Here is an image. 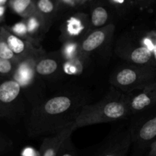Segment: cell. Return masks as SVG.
Here are the masks:
<instances>
[{
	"instance_id": "44dd1931",
	"label": "cell",
	"mask_w": 156,
	"mask_h": 156,
	"mask_svg": "<svg viewBox=\"0 0 156 156\" xmlns=\"http://www.w3.org/2000/svg\"><path fill=\"white\" fill-rule=\"evenodd\" d=\"M71 136H69L64 140L56 156H77L76 150L72 142Z\"/></svg>"
},
{
	"instance_id": "30bf717a",
	"label": "cell",
	"mask_w": 156,
	"mask_h": 156,
	"mask_svg": "<svg viewBox=\"0 0 156 156\" xmlns=\"http://www.w3.org/2000/svg\"><path fill=\"white\" fill-rule=\"evenodd\" d=\"M22 88L21 85L10 78L0 81V105L14 115L15 106H18Z\"/></svg>"
},
{
	"instance_id": "3957f363",
	"label": "cell",
	"mask_w": 156,
	"mask_h": 156,
	"mask_svg": "<svg viewBox=\"0 0 156 156\" xmlns=\"http://www.w3.org/2000/svg\"><path fill=\"white\" fill-rule=\"evenodd\" d=\"M156 66L135 64L119 68L110 79L112 87L129 94L156 82Z\"/></svg>"
},
{
	"instance_id": "4fadbf2b",
	"label": "cell",
	"mask_w": 156,
	"mask_h": 156,
	"mask_svg": "<svg viewBox=\"0 0 156 156\" xmlns=\"http://www.w3.org/2000/svg\"><path fill=\"white\" fill-rule=\"evenodd\" d=\"M77 129L76 124L63 129L61 132L46 137L39 149L40 156H56L64 140L72 135L73 131Z\"/></svg>"
},
{
	"instance_id": "7c38bea8",
	"label": "cell",
	"mask_w": 156,
	"mask_h": 156,
	"mask_svg": "<svg viewBox=\"0 0 156 156\" xmlns=\"http://www.w3.org/2000/svg\"><path fill=\"white\" fill-rule=\"evenodd\" d=\"M90 31L89 25L79 17H72L67 20L62 28V39L65 41L80 42Z\"/></svg>"
},
{
	"instance_id": "8992f818",
	"label": "cell",
	"mask_w": 156,
	"mask_h": 156,
	"mask_svg": "<svg viewBox=\"0 0 156 156\" xmlns=\"http://www.w3.org/2000/svg\"><path fill=\"white\" fill-rule=\"evenodd\" d=\"M114 29V24H108L105 27L90 30L79 42L81 51L90 57L91 54L105 47L111 42Z\"/></svg>"
},
{
	"instance_id": "cb8c5ba5",
	"label": "cell",
	"mask_w": 156,
	"mask_h": 156,
	"mask_svg": "<svg viewBox=\"0 0 156 156\" xmlns=\"http://www.w3.org/2000/svg\"><path fill=\"white\" fill-rule=\"evenodd\" d=\"M37 6L43 15H49L54 11V4L51 0H39Z\"/></svg>"
},
{
	"instance_id": "ac0fdd59",
	"label": "cell",
	"mask_w": 156,
	"mask_h": 156,
	"mask_svg": "<svg viewBox=\"0 0 156 156\" xmlns=\"http://www.w3.org/2000/svg\"><path fill=\"white\" fill-rule=\"evenodd\" d=\"M32 0H11L10 6L12 10L21 16L27 18L32 15L30 10Z\"/></svg>"
},
{
	"instance_id": "ffe728a7",
	"label": "cell",
	"mask_w": 156,
	"mask_h": 156,
	"mask_svg": "<svg viewBox=\"0 0 156 156\" xmlns=\"http://www.w3.org/2000/svg\"><path fill=\"white\" fill-rule=\"evenodd\" d=\"M18 62L8 60V59L0 58V76H10V77H12Z\"/></svg>"
},
{
	"instance_id": "7402d4cb",
	"label": "cell",
	"mask_w": 156,
	"mask_h": 156,
	"mask_svg": "<svg viewBox=\"0 0 156 156\" xmlns=\"http://www.w3.org/2000/svg\"><path fill=\"white\" fill-rule=\"evenodd\" d=\"M140 43L145 47H148L152 51L153 59L156 65V33L152 32L146 36H143L140 38Z\"/></svg>"
},
{
	"instance_id": "4dcf8cb0",
	"label": "cell",
	"mask_w": 156,
	"mask_h": 156,
	"mask_svg": "<svg viewBox=\"0 0 156 156\" xmlns=\"http://www.w3.org/2000/svg\"><path fill=\"white\" fill-rule=\"evenodd\" d=\"M0 27H1V26H0Z\"/></svg>"
},
{
	"instance_id": "2e32d148",
	"label": "cell",
	"mask_w": 156,
	"mask_h": 156,
	"mask_svg": "<svg viewBox=\"0 0 156 156\" xmlns=\"http://www.w3.org/2000/svg\"><path fill=\"white\" fill-rule=\"evenodd\" d=\"M25 22L30 41L36 45L37 43L42 39L45 35L46 31L48 30L47 22L41 17L33 14L27 17Z\"/></svg>"
},
{
	"instance_id": "6da1fadb",
	"label": "cell",
	"mask_w": 156,
	"mask_h": 156,
	"mask_svg": "<svg viewBox=\"0 0 156 156\" xmlns=\"http://www.w3.org/2000/svg\"><path fill=\"white\" fill-rule=\"evenodd\" d=\"M87 104L85 95L71 92L57 94L35 104L27 119L29 135L50 136L76 124V118Z\"/></svg>"
},
{
	"instance_id": "d4e9b609",
	"label": "cell",
	"mask_w": 156,
	"mask_h": 156,
	"mask_svg": "<svg viewBox=\"0 0 156 156\" xmlns=\"http://www.w3.org/2000/svg\"><path fill=\"white\" fill-rule=\"evenodd\" d=\"M21 156H40L39 150H36L30 146H27L22 150Z\"/></svg>"
},
{
	"instance_id": "ba28073f",
	"label": "cell",
	"mask_w": 156,
	"mask_h": 156,
	"mask_svg": "<svg viewBox=\"0 0 156 156\" xmlns=\"http://www.w3.org/2000/svg\"><path fill=\"white\" fill-rule=\"evenodd\" d=\"M44 53H45L41 50L38 53L20 59L11 78L18 82L22 88H27L31 86L37 77L35 72L36 62L40 56Z\"/></svg>"
},
{
	"instance_id": "52a82bcc",
	"label": "cell",
	"mask_w": 156,
	"mask_h": 156,
	"mask_svg": "<svg viewBox=\"0 0 156 156\" xmlns=\"http://www.w3.org/2000/svg\"><path fill=\"white\" fill-rule=\"evenodd\" d=\"M132 143L130 129L117 132L104 142L94 156H126Z\"/></svg>"
},
{
	"instance_id": "603a6c76",
	"label": "cell",
	"mask_w": 156,
	"mask_h": 156,
	"mask_svg": "<svg viewBox=\"0 0 156 156\" xmlns=\"http://www.w3.org/2000/svg\"><path fill=\"white\" fill-rule=\"evenodd\" d=\"M8 28H9V27H8ZM9 29L14 34L17 35V36L22 38V39L27 40V41L31 42L30 40V37H29L28 32H27V24H26L25 21H21V22L17 23L15 25L12 26L11 28Z\"/></svg>"
},
{
	"instance_id": "83f0119b",
	"label": "cell",
	"mask_w": 156,
	"mask_h": 156,
	"mask_svg": "<svg viewBox=\"0 0 156 156\" xmlns=\"http://www.w3.org/2000/svg\"><path fill=\"white\" fill-rule=\"evenodd\" d=\"M5 5H0V21L3 18L5 15Z\"/></svg>"
},
{
	"instance_id": "e0dca14e",
	"label": "cell",
	"mask_w": 156,
	"mask_h": 156,
	"mask_svg": "<svg viewBox=\"0 0 156 156\" xmlns=\"http://www.w3.org/2000/svg\"><path fill=\"white\" fill-rule=\"evenodd\" d=\"M108 19H109V15H108V11L104 7H101V6L96 7L91 12L90 25L94 29L101 28V27L108 25L107 24Z\"/></svg>"
},
{
	"instance_id": "5b68a950",
	"label": "cell",
	"mask_w": 156,
	"mask_h": 156,
	"mask_svg": "<svg viewBox=\"0 0 156 156\" xmlns=\"http://www.w3.org/2000/svg\"><path fill=\"white\" fill-rule=\"evenodd\" d=\"M117 53L122 59L131 64L139 66H156L152 51L140 42H132V40H123L119 42Z\"/></svg>"
},
{
	"instance_id": "9a60e30c",
	"label": "cell",
	"mask_w": 156,
	"mask_h": 156,
	"mask_svg": "<svg viewBox=\"0 0 156 156\" xmlns=\"http://www.w3.org/2000/svg\"><path fill=\"white\" fill-rule=\"evenodd\" d=\"M132 142L145 145L156 139V115L144 120L138 127L131 128Z\"/></svg>"
},
{
	"instance_id": "7a4b0ae2",
	"label": "cell",
	"mask_w": 156,
	"mask_h": 156,
	"mask_svg": "<svg viewBox=\"0 0 156 156\" xmlns=\"http://www.w3.org/2000/svg\"><path fill=\"white\" fill-rule=\"evenodd\" d=\"M129 103L130 94L112 87L100 101L83 107L76 118V127L122 120L131 114Z\"/></svg>"
},
{
	"instance_id": "5bb4252c",
	"label": "cell",
	"mask_w": 156,
	"mask_h": 156,
	"mask_svg": "<svg viewBox=\"0 0 156 156\" xmlns=\"http://www.w3.org/2000/svg\"><path fill=\"white\" fill-rule=\"evenodd\" d=\"M62 70V59L61 55L46 53L40 56L35 66V72L37 76L50 77Z\"/></svg>"
},
{
	"instance_id": "8fae6325",
	"label": "cell",
	"mask_w": 156,
	"mask_h": 156,
	"mask_svg": "<svg viewBox=\"0 0 156 156\" xmlns=\"http://www.w3.org/2000/svg\"><path fill=\"white\" fill-rule=\"evenodd\" d=\"M130 94L131 114L141 112L149 109L156 105V82L147 85L140 92L136 94Z\"/></svg>"
},
{
	"instance_id": "484cf974",
	"label": "cell",
	"mask_w": 156,
	"mask_h": 156,
	"mask_svg": "<svg viewBox=\"0 0 156 156\" xmlns=\"http://www.w3.org/2000/svg\"><path fill=\"white\" fill-rule=\"evenodd\" d=\"M10 143L5 139H0V152L5 151L10 146Z\"/></svg>"
},
{
	"instance_id": "4316f807",
	"label": "cell",
	"mask_w": 156,
	"mask_h": 156,
	"mask_svg": "<svg viewBox=\"0 0 156 156\" xmlns=\"http://www.w3.org/2000/svg\"><path fill=\"white\" fill-rule=\"evenodd\" d=\"M147 156H156V139L151 144L150 150H149Z\"/></svg>"
},
{
	"instance_id": "9c48e42d",
	"label": "cell",
	"mask_w": 156,
	"mask_h": 156,
	"mask_svg": "<svg viewBox=\"0 0 156 156\" xmlns=\"http://www.w3.org/2000/svg\"><path fill=\"white\" fill-rule=\"evenodd\" d=\"M0 35L4 38L12 52L20 59L43 50L41 48L37 47L33 43L14 34L8 27H0Z\"/></svg>"
},
{
	"instance_id": "f546056e",
	"label": "cell",
	"mask_w": 156,
	"mask_h": 156,
	"mask_svg": "<svg viewBox=\"0 0 156 156\" xmlns=\"http://www.w3.org/2000/svg\"><path fill=\"white\" fill-rule=\"evenodd\" d=\"M88 1H92V0H88Z\"/></svg>"
},
{
	"instance_id": "d6986e66",
	"label": "cell",
	"mask_w": 156,
	"mask_h": 156,
	"mask_svg": "<svg viewBox=\"0 0 156 156\" xmlns=\"http://www.w3.org/2000/svg\"><path fill=\"white\" fill-rule=\"evenodd\" d=\"M0 58L8 60L16 61V62L20 60L19 58L12 52L6 41L1 35H0Z\"/></svg>"
},
{
	"instance_id": "f1b7e54d",
	"label": "cell",
	"mask_w": 156,
	"mask_h": 156,
	"mask_svg": "<svg viewBox=\"0 0 156 156\" xmlns=\"http://www.w3.org/2000/svg\"><path fill=\"white\" fill-rule=\"evenodd\" d=\"M7 2L8 0H0V5H5Z\"/></svg>"
},
{
	"instance_id": "277c9868",
	"label": "cell",
	"mask_w": 156,
	"mask_h": 156,
	"mask_svg": "<svg viewBox=\"0 0 156 156\" xmlns=\"http://www.w3.org/2000/svg\"><path fill=\"white\" fill-rule=\"evenodd\" d=\"M60 55L62 59V71L70 76L82 74L90 58L81 51L79 42L73 41L64 42Z\"/></svg>"
}]
</instances>
